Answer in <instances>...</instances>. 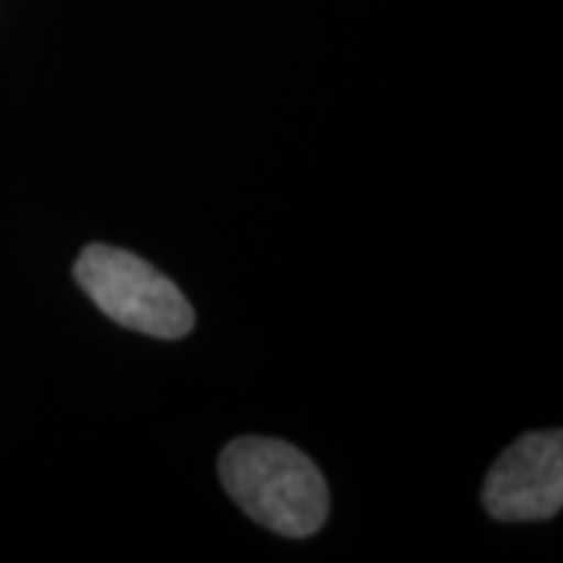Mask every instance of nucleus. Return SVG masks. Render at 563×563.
I'll return each instance as SVG.
<instances>
[{
  "label": "nucleus",
  "mask_w": 563,
  "mask_h": 563,
  "mask_svg": "<svg viewBox=\"0 0 563 563\" xmlns=\"http://www.w3.org/2000/svg\"><path fill=\"white\" fill-rule=\"evenodd\" d=\"M485 510L504 523L551 520L563 504V435L529 432L510 444L488 470Z\"/></svg>",
  "instance_id": "obj_3"
},
{
  "label": "nucleus",
  "mask_w": 563,
  "mask_h": 563,
  "mask_svg": "<svg viewBox=\"0 0 563 563\" xmlns=\"http://www.w3.org/2000/svg\"><path fill=\"white\" fill-rule=\"evenodd\" d=\"M76 282L103 313L125 329L154 339H181L195 325V310L179 288L129 251L88 244L76 261Z\"/></svg>",
  "instance_id": "obj_2"
},
{
  "label": "nucleus",
  "mask_w": 563,
  "mask_h": 563,
  "mask_svg": "<svg viewBox=\"0 0 563 563\" xmlns=\"http://www.w3.org/2000/svg\"><path fill=\"white\" fill-rule=\"evenodd\" d=\"M220 479L251 520L303 539L329 517L325 479L303 451L276 439H239L220 457Z\"/></svg>",
  "instance_id": "obj_1"
}]
</instances>
